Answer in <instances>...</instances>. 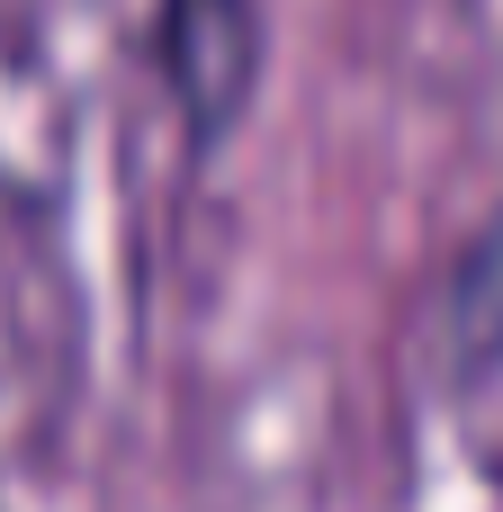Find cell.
I'll return each instance as SVG.
<instances>
[{
  "mask_svg": "<svg viewBox=\"0 0 503 512\" xmlns=\"http://www.w3.org/2000/svg\"><path fill=\"white\" fill-rule=\"evenodd\" d=\"M144 54H153V81L180 117L189 162H216L243 135L252 99H261L270 18H261V0H153Z\"/></svg>",
  "mask_w": 503,
  "mask_h": 512,
  "instance_id": "1",
  "label": "cell"
},
{
  "mask_svg": "<svg viewBox=\"0 0 503 512\" xmlns=\"http://www.w3.org/2000/svg\"><path fill=\"white\" fill-rule=\"evenodd\" d=\"M423 360L450 396H486L503 378V207L441 252L423 288Z\"/></svg>",
  "mask_w": 503,
  "mask_h": 512,
  "instance_id": "2",
  "label": "cell"
}]
</instances>
